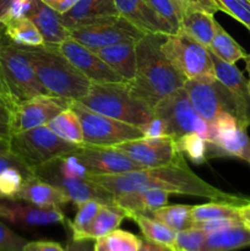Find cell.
I'll list each match as a JSON object with an SVG mask.
<instances>
[{
	"label": "cell",
	"instance_id": "cell-1",
	"mask_svg": "<svg viewBox=\"0 0 250 251\" xmlns=\"http://www.w3.org/2000/svg\"><path fill=\"white\" fill-rule=\"evenodd\" d=\"M88 179L104 188L113 195L131 193L146 189H159L176 195H190L208 199L211 201L242 205L250 199L225 193L196 176L186 162L157 168H144L140 171L120 174L88 173Z\"/></svg>",
	"mask_w": 250,
	"mask_h": 251
},
{
	"label": "cell",
	"instance_id": "cell-2",
	"mask_svg": "<svg viewBox=\"0 0 250 251\" xmlns=\"http://www.w3.org/2000/svg\"><path fill=\"white\" fill-rule=\"evenodd\" d=\"M168 34L145 33L135 42L136 71L130 88L153 109L159 100L184 86L186 78L178 73L162 51Z\"/></svg>",
	"mask_w": 250,
	"mask_h": 251
},
{
	"label": "cell",
	"instance_id": "cell-3",
	"mask_svg": "<svg viewBox=\"0 0 250 251\" xmlns=\"http://www.w3.org/2000/svg\"><path fill=\"white\" fill-rule=\"evenodd\" d=\"M19 47L47 93L71 100L85 97L92 82L59 51L58 46Z\"/></svg>",
	"mask_w": 250,
	"mask_h": 251
},
{
	"label": "cell",
	"instance_id": "cell-4",
	"mask_svg": "<svg viewBox=\"0 0 250 251\" xmlns=\"http://www.w3.org/2000/svg\"><path fill=\"white\" fill-rule=\"evenodd\" d=\"M78 102L95 112L135 126H141L154 117L153 109L135 96L129 82L91 83L88 92Z\"/></svg>",
	"mask_w": 250,
	"mask_h": 251
},
{
	"label": "cell",
	"instance_id": "cell-5",
	"mask_svg": "<svg viewBox=\"0 0 250 251\" xmlns=\"http://www.w3.org/2000/svg\"><path fill=\"white\" fill-rule=\"evenodd\" d=\"M33 173L38 178L63 191L71 203L77 205L88 200H97L102 203H114L115 196L90 180L88 172L70 154L37 167Z\"/></svg>",
	"mask_w": 250,
	"mask_h": 251
},
{
	"label": "cell",
	"instance_id": "cell-6",
	"mask_svg": "<svg viewBox=\"0 0 250 251\" xmlns=\"http://www.w3.org/2000/svg\"><path fill=\"white\" fill-rule=\"evenodd\" d=\"M153 113L164 123L169 137L178 139L185 134H198L206 141H215V127L198 114L184 87L159 100Z\"/></svg>",
	"mask_w": 250,
	"mask_h": 251
},
{
	"label": "cell",
	"instance_id": "cell-7",
	"mask_svg": "<svg viewBox=\"0 0 250 251\" xmlns=\"http://www.w3.org/2000/svg\"><path fill=\"white\" fill-rule=\"evenodd\" d=\"M9 142L10 151L32 171L59 157L69 156L80 146L59 137L47 125L12 135Z\"/></svg>",
	"mask_w": 250,
	"mask_h": 251
},
{
	"label": "cell",
	"instance_id": "cell-8",
	"mask_svg": "<svg viewBox=\"0 0 250 251\" xmlns=\"http://www.w3.org/2000/svg\"><path fill=\"white\" fill-rule=\"evenodd\" d=\"M162 51L186 80L216 77L208 48L183 32L168 34L162 44Z\"/></svg>",
	"mask_w": 250,
	"mask_h": 251
},
{
	"label": "cell",
	"instance_id": "cell-9",
	"mask_svg": "<svg viewBox=\"0 0 250 251\" xmlns=\"http://www.w3.org/2000/svg\"><path fill=\"white\" fill-rule=\"evenodd\" d=\"M0 66L7 88L17 104L47 93L24 51L5 34L0 38Z\"/></svg>",
	"mask_w": 250,
	"mask_h": 251
},
{
	"label": "cell",
	"instance_id": "cell-10",
	"mask_svg": "<svg viewBox=\"0 0 250 251\" xmlns=\"http://www.w3.org/2000/svg\"><path fill=\"white\" fill-rule=\"evenodd\" d=\"M70 108L80 119L85 145L117 146L144 137L139 126L95 112L78 100H73Z\"/></svg>",
	"mask_w": 250,
	"mask_h": 251
},
{
	"label": "cell",
	"instance_id": "cell-11",
	"mask_svg": "<svg viewBox=\"0 0 250 251\" xmlns=\"http://www.w3.org/2000/svg\"><path fill=\"white\" fill-rule=\"evenodd\" d=\"M144 34L122 16L103 17L70 29L71 38L93 51L120 42H136Z\"/></svg>",
	"mask_w": 250,
	"mask_h": 251
},
{
	"label": "cell",
	"instance_id": "cell-12",
	"mask_svg": "<svg viewBox=\"0 0 250 251\" xmlns=\"http://www.w3.org/2000/svg\"><path fill=\"white\" fill-rule=\"evenodd\" d=\"M183 87L198 114L211 124L222 113H230L237 118L234 97L217 77L186 80Z\"/></svg>",
	"mask_w": 250,
	"mask_h": 251
},
{
	"label": "cell",
	"instance_id": "cell-13",
	"mask_svg": "<svg viewBox=\"0 0 250 251\" xmlns=\"http://www.w3.org/2000/svg\"><path fill=\"white\" fill-rule=\"evenodd\" d=\"M70 156L74 157L88 173L93 174H120L145 168L115 146L83 144L80 145Z\"/></svg>",
	"mask_w": 250,
	"mask_h": 251
},
{
	"label": "cell",
	"instance_id": "cell-14",
	"mask_svg": "<svg viewBox=\"0 0 250 251\" xmlns=\"http://www.w3.org/2000/svg\"><path fill=\"white\" fill-rule=\"evenodd\" d=\"M71 103V100L49 93L38 95L19 103L12 110V135L47 125L56 115L69 109Z\"/></svg>",
	"mask_w": 250,
	"mask_h": 251
},
{
	"label": "cell",
	"instance_id": "cell-15",
	"mask_svg": "<svg viewBox=\"0 0 250 251\" xmlns=\"http://www.w3.org/2000/svg\"><path fill=\"white\" fill-rule=\"evenodd\" d=\"M135 162L145 168H157L185 161L184 154L176 149L175 139L164 137H141L117 145Z\"/></svg>",
	"mask_w": 250,
	"mask_h": 251
},
{
	"label": "cell",
	"instance_id": "cell-16",
	"mask_svg": "<svg viewBox=\"0 0 250 251\" xmlns=\"http://www.w3.org/2000/svg\"><path fill=\"white\" fill-rule=\"evenodd\" d=\"M59 51L92 83L126 82L97 54L71 37L58 46Z\"/></svg>",
	"mask_w": 250,
	"mask_h": 251
},
{
	"label": "cell",
	"instance_id": "cell-17",
	"mask_svg": "<svg viewBox=\"0 0 250 251\" xmlns=\"http://www.w3.org/2000/svg\"><path fill=\"white\" fill-rule=\"evenodd\" d=\"M215 141L221 157H235L250 166V137L244 125L230 113H222L212 123Z\"/></svg>",
	"mask_w": 250,
	"mask_h": 251
},
{
	"label": "cell",
	"instance_id": "cell-18",
	"mask_svg": "<svg viewBox=\"0 0 250 251\" xmlns=\"http://www.w3.org/2000/svg\"><path fill=\"white\" fill-rule=\"evenodd\" d=\"M0 218L24 228L61 225L65 222L61 208L39 207L22 200L0 199Z\"/></svg>",
	"mask_w": 250,
	"mask_h": 251
},
{
	"label": "cell",
	"instance_id": "cell-19",
	"mask_svg": "<svg viewBox=\"0 0 250 251\" xmlns=\"http://www.w3.org/2000/svg\"><path fill=\"white\" fill-rule=\"evenodd\" d=\"M211 53V51H210ZM216 77L229 88L237 104V119L245 127L250 126V78L243 75L235 64H228L211 53Z\"/></svg>",
	"mask_w": 250,
	"mask_h": 251
},
{
	"label": "cell",
	"instance_id": "cell-20",
	"mask_svg": "<svg viewBox=\"0 0 250 251\" xmlns=\"http://www.w3.org/2000/svg\"><path fill=\"white\" fill-rule=\"evenodd\" d=\"M118 12L144 33L173 34V27L145 0H114Z\"/></svg>",
	"mask_w": 250,
	"mask_h": 251
},
{
	"label": "cell",
	"instance_id": "cell-21",
	"mask_svg": "<svg viewBox=\"0 0 250 251\" xmlns=\"http://www.w3.org/2000/svg\"><path fill=\"white\" fill-rule=\"evenodd\" d=\"M41 32L44 44L59 46L70 37V31L61 24L60 14L42 0H33L27 16Z\"/></svg>",
	"mask_w": 250,
	"mask_h": 251
},
{
	"label": "cell",
	"instance_id": "cell-22",
	"mask_svg": "<svg viewBox=\"0 0 250 251\" xmlns=\"http://www.w3.org/2000/svg\"><path fill=\"white\" fill-rule=\"evenodd\" d=\"M15 200L26 201L39 207L61 208L63 206L71 203L63 191L37 176H31L25 180Z\"/></svg>",
	"mask_w": 250,
	"mask_h": 251
},
{
	"label": "cell",
	"instance_id": "cell-23",
	"mask_svg": "<svg viewBox=\"0 0 250 251\" xmlns=\"http://www.w3.org/2000/svg\"><path fill=\"white\" fill-rule=\"evenodd\" d=\"M109 16H120L114 0H80L69 11L60 14V20L70 31L76 26Z\"/></svg>",
	"mask_w": 250,
	"mask_h": 251
},
{
	"label": "cell",
	"instance_id": "cell-24",
	"mask_svg": "<svg viewBox=\"0 0 250 251\" xmlns=\"http://www.w3.org/2000/svg\"><path fill=\"white\" fill-rule=\"evenodd\" d=\"M171 194L159 189H146V190L131 191L117 195L115 205L120 206L129 213L131 220L135 215H150L152 211L167 205Z\"/></svg>",
	"mask_w": 250,
	"mask_h": 251
},
{
	"label": "cell",
	"instance_id": "cell-25",
	"mask_svg": "<svg viewBox=\"0 0 250 251\" xmlns=\"http://www.w3.org/2000/svg\"><path fill=\"white\" fill-rule=\"evenodd\" d=\"M95 53L126 82H132L136 71L135 42H120L97 49Z\"/></svg>",
	"mask_w": 250,
	"mask_h": 251
},
{
	"label": "cell",
	"instance_id": "cell-26",
	"mask_svg": "<svg viewBox=\"0 0 250 251\" xmlns=\"http://www.w3.org/2000/svg\"><path fill=\"white\" fill-rule=\"evenodd\" d=\"M250 247V230L243 223L206 234L202 251H235Z\"/></svg>",
	"mask_w": 250,
	"mask_h": 251
},
{
	"label": "cell",
	"instance_id": "cell-27",
	"mask_svg": "<svg viewBox=\"0 0 250 251\" xmlns=\"http://www.w3.org/2000/svg\"><path fill=\"white\" fill-rule=\"evenodd\" d=\"M217 21L213 15L205 11H185L183 12L179 32L188 34L208 48L216 32Z\"/></svg>",
	"mask_w": 250,
	"mask_h": 251
},
{
	"label": "cell",
	"instance_id": "cell-28",
	"mask_svg": "<svg viewBox=\"0 0 250 251\" xmlns=\"http://www.w3.org/2000/svg\"><path fill=\"white\" fill-rule=\"evenodd\" d=\"M125 218H129V213L124 208L115 203H102L100 212L88 230L87 239L97 240L107 237L109 233L119 228Z\"/></svg>",
	"mask_w": 250,
	"mask_h": 251
},
{
	"label": "cell",
	"instance_id": "cell-29",
	"mask_svg": "<svg viewBox=\"0 0 250 251\" xmlns=\"http://www.w3.org/2000/svg\"><path fill=\"white\" fill-rule=\"evenodd\" d=\"M175 144L179 152L188 156L189 159L196 164L206 163L213 157H221L217 147L198 134L183 135L175 139Z\"/></svg>",
	"mask_w": 250,
	"mask_h": 251
},
{
	"label": "cell",
	"instance_id": "cell-30",
	"mask_svg": "<svg viewBox=\"0 0 250 251\" xmlns=\"http://www.w3.org/2000/svg\"><path fill=\"white\" fill-rule=\"evenodd\" d=\"M131 220L135 221V223L139 226L145 239L163 245V247L169 248L174 251L176 238L175 230L149 215H135L132 216Z\"/></svg>",
	"mask_w": 250,
	"mask_h": 251
},
{
	"label": "cell",
	"instance_id": "cell-31",
	"mask_svg": "<svg viewBox=\"0 0 250 251\" xmlns=\"http://www.w3.org/2000/svg\"><path fill=\"white\" fill-rule=\"evenodd\" d=\"M5 36L17 46L41 47L44 46V39L36 25L28 17L11 20L4 24Z\"/></svg>",
	"mask_w": 250,
	"mask_h": 251
},
{
	"label": "cell",
	"instance_id": "cell-32",
	"mask_svg": "<svg viewBox=\"0 0 250 251\" xmlns=\"http://www.w3.org/2000/svg\"><path fill=\"white\" fill-rule=\"evenodd\" d=\"M208 50L228 64H235L237 61L244 59L248 54L243 49V47L218 22Z\"/></svg>",
	"mask_w": 250,
	"mask_h": 251
},
{
	"label": "cell",
	"instance_id": "cell-33",
	"mask_svg": "<svg viewBox=\"0 0 250 251\" xmlns=\"http://www.w3.org/2000/svg\"><path fill=\"white\" fill-rule=\"evenodd\" d=\"M47 126L65 141L75 145H83L82 126L78 117L71 108L53 118Z\"/></svg>",
	"mask_w": 250,
	"mask_h": 251
},
{
	"label": "cell",
	"instance_id": "cell-34",
	"mask_svg": "<svg viewBox=\"0 0 250 251\" xmlns=\"http://www.w3.org/2000/svg\"><path fill=\"white\" fill-rule=\"evenodd\" d=\"M190 205H164L157 210L152 211L150 216L161 221L176 233L193 228L194 221L191 218Z\"/></svg>",
	"mask_w": 250,
	"mask_h": 251
},
{
	"label": "cell",
	"instance_id": "cell-35",
	"mask_svg": "<svg viewBox=\"0 0 250 251\" xmlns=\"http://www.w3.org/2000/svg\"><path fill=\"white\" fill-rule=\"evenodd\" d=\"M238 206L229 202L211 201V202L196 205L191 207V218L194 222H205L213 220H240Z\"/></svg>",
	"mask_w": 250,
	"mask_h": 251
},
{
	"label": "cell",
	"instance_id": "cell-36",
	"mask_svg": "<svg viewBox=\"0 0 250 251\" xmlns=\"http://www.w3.org/2000/svg\"><path fill=\"white\" fill-rule=\"evenodd\" d=\"M102 202L97 200H88L76 205V215L73 222H70L71 232H73V239H87L88 230L95 221L96 216L100 212Z\"/></svg>",
	"mask_w": 250,
	"mask_h": 251
},
{
	"label": "cell",
	"instance_id": "cell-37",
	"mask_svg": "<svg viewBox=\"0 0 250 251\" xmlns=\"http://www.w3.org/2000/svg\"><path fill=\"white\" fill-rule=\"evenodd\" d=\"M31 176H34V173L29 168L9 167L2 171L0 174V199L15 200L25 180Z\"/></svg>",
	"mask_w": 250,
	"mask_h": 251
},
{
	"label": "cell",
	"instance_id": "cell-38",
	"mask_svg": "<svg viewBox=\"0 0 250 251\" xmlns=\"http://www.w3.org/2000/svg\"><path fill=\"white\" fill-rule=\"evenodd\" d=\"M104 240L109 251H139L142 244L137 235L119 228L104 237Z\"/></svg>",
	"mask_w": 250,
	"mask_h": 251
},
{
	"label": "cell",
	"instance_id": "cell-39",
	"mask_svg": "<svg viewBox=\"0 0 250 251\" xmlns=\"http://www.w3.org/2000/svg\"><path fill=\"white\" fill-rule=\"evenodd\" d=\"M207 233L199 228H189L176 233L174 251H202Z\"/></svg>",
	"mask_w": 250,
	"mask_h": 251
},
{
	"label": "cell",
	"instance_id": "cell-40",
	"mask_svg": "<svg viewBox=\"0 0 250 251\" xmlns=\"http://www.w3.org/2000/svg\"><path fill=\"white\" fill-rule=\"evenodd\" d=\"M145 1L173 27L175 33H178L180 29L183 11L173 0H145Z\"/></svg>",
	"mask_w": 250,
	"mask_h": 251
},
{
	"label": "cell",
	"instance_id": "cell-41",
	"mask_svg": "<svg viewBox=\"0 0 250 251\" xmlns=\"http://www.w3.org/2000/svg\"><path fill=\"white\" fill-rule=\"evenodd\" d=\"M221 11L244 25L250 31V0H217Z\"/></svg>",
	"mask_w": 250,
	"mask_h": 251
},
{
	"label": "cell",
	"instance_id": "cell-42",
	"mask_svg": "<svg viewBox=\"0 0 250 251\" xmlns=\"http://www.w3.org/2000/svg\"><path fill=\"white\" fill-rule=\"evenodd\" d=\"M28 240L0 222V251H24Z\"/></svg>",
	"mask_w": 250,
	"mask_h": 251
},
{
	"label": "cell",
	"instance_id": "cell-43",
	"mask_svg": "<svg viewBox=\"0 0 250 251\" xmlns=\"http://www.w3.org/2000/svg\"><path fill=\"white\" fill-rule=\"evenodd\" d=\"M181 9V11H205L211 15L221 11L217 0H173Z\"/></svg>",
	"mask_w": 250,
	"mask_h": 251
},
{
	"label": "cell",
	"instance_id": "cell-44",
	"mask_svg": "<svg viewBox=\"0 0 250 251\" xmlns=\"http://www.w3.org/2000/svg\"><path fill=\"white\" fill-rule=\"evenodd\" d=\"M32 1H33V0H11L6 12H5V15L1 19L2 26H4L5 22L7 21L21 19V17H26L29 9H31Z\"/></svg>",
	"mask_w": 250,
	"mask_h": 251
},
{
	"label": "cell",
	"instance_id": "cell-45",
	"mask_svg": "<svg viewBox=\"0 0 250 251\" xmlns=\"http://www.w3.org/2000/svg\"><path fill=\"white\" fill-rule=\"evenodd\" d=\"M12 136V109L0 100V139L10 141Z\"/></svg>",
	"mask_w": 250,
	"mask_h": 251
},
{
	"label": "cell",
	"instance_id": "cell-46",
	"mask_svg": "<svg viewBox=\"0 0 250 251\" xmlns=\"http://www.w3.org/2000/svg\"><path fill=\"white\" fill-rule=\"evenodd\" d=\"M141 129L144 137H164L167 135V129L164 123L159 118L153 117L151 122L139 126Z\"/></svg>",
	"mask_w": 250,
	"mask_h": 251
},
{
	"label": "cell",
	"instance_id": "cell-47",
	"mask_svg": "<svg viewBox=\"0 0 250 251\" xmlns=\"http://www.w3.org/2000/svg\"><path fill=\"white\" fill-rule=\"evenodd\" d=\"M24 251H66L59 243L50 240H36V242H27Z\"/></svg>",
	"mask_w": 250,
	"mask_h": 251
},
{
	"label": "cell",
	"instance_id": "cell-48",
	"mask_svg": "<svg viewBox=\"0 0 250 251\" xmlns=\"http://www.w3.org/2000/svg\"><path fill=\"white\" fill-rule=\"evenodd\" d=\"M9 167H19V168H29L20 157L16 154L12 153L11 151L6 152V153L0 154V174L2 171H5ZM31 169V168H29Z\"/></svg>",
	"mask_w": 250,
	"mask_h": 251
},
{
	"label": "cell",
	"instance_id": "cell-49",
	"mask_svg": "<svg viewBox=\"0 0 250 251\" xmlns=\"http://www.w3.org/2000/svg\"><path fill=\"white\" fill-rule=\"evenodd\" d=\"M66 251H95V240L92 239H71Z\"/></svg>",
	"mask_w": 250,
	"mask_h": 251
},
{
	"label": "cell",
	"instance_id": "cell-50",
	"mask_svg": "<svg viewBox=\"0 0 250 251\" xmlns=\"http://www.w3.org/2000/svg\"><path fill=\"white\" fill-rule=\"evenodd\" d=\"M0 100H4V102L6 103V104L9 105L12 110L16 108L17 103L15 102L14 97H12L11 93H10V91H9V88H7L6 82H5V80H4V76H2L1 66H0Z\"/></svg>",
	"mask_w": 250,
	"mask_h": 251
},
{
	"label": "cell",
	"instance_id": "cell-51",
	"mask_svg": "<svg viewBox=\"0 0 250 251\" xmlns=\"http://www.w3.org/2000/svg\"><path fill=\"white\" fill-rule=\"evenodd\" d=\"M238 213L243 225L250 230V201L238 206Z\"/></svg>",
	"mask_w": 250,
	"mask_h": 251
},
{
	"label": "cell",
	"instance_id": "cell-52",
	"mask_svg": "<svg viewBox=\"0 0 250 251\" xmlns=\"http://www.w3.org/2000/svg\"><path fill=\"white\" fill-rule=\"evenodd\" d=\"M139 251H173L171 250L169 248L163 247V245L156 244V243L149 242V240H142L141 248H140Z\"/></svg>",
	"mask_w": 250,
	"mask_h": 251
},
{
	"label": "cell",
	"instance_id": "cell-53",
	"mask_svg": "<svg viewBox=\"0 0 250 251\" xmlns=\"http://www.w3.org/2000/svg\"><path fill=\"white\" fill-rule=\"evenodd\" d=\"M10 2H11V0H0V38L5 34V28L1 24V19L5 15V12H6Z\"/></svg>",
	"mask_w": 250,
	"mask_h": 251
},
{
	"label": "cell",
	"instance_id": "cell-54",
	"mask_svg": "<svg viewBox=\"0 0 250 251\" xmlns=\"http://www.w3.org/2000/svg\"><path fill=\"white\" fill-rule=\"evenodd\" d=\"M78 1H80V0H64V2L60 5V7H59L58 12L59 14H64V12L69 11V10L73 6H75Z\"/></svg>",
	"mask_w": 250,
	"mask_h": 251
},
{
	"label": "cell",
	"instance_id": "cell-55",
	"mask_svg": "<svg viewBox=\"0 0 250 251\" xmlns=\"http://www.w3.org/2000/svg\"><path fill=\"white\" fill-rule=\"evenodd\" d=\"M95 251H109L107 244H105L104 238H100V239L95 240Z\"/></svg>",
	"mask_w": 250,
	"mask_h": 251
},
{
	"label": "cell",
	"instance_id": "cell-56",
	"mask_svg": "<svg viewBox=\"0 0 250 251\" xmlns=\"http://www.w3.org/2000/svg\"><path fill=\"white\" fill-rule=\"evenodd\" d=\"M42 1H43L44 4L48 5V6H50L51 9H54L58 11L59 7H60V5L64 2V0H42Z\"/></svg>",
	"mask_w": 250,
	"mask_h": 251
},
{
	"label": "cell",
	"instance_id": "cell-57",
	"mask_svg": "<svg viewBox=\"0 0 250 251\" xmlns=\"http://www.w3.org/2000/svg\"><path fill=\"white\" fill-rule=\"evenodd\" d=\"M10 151V142L7 140L0 139V154L6 153Z\"/></svg>",
	"mask_w": 250,
	"mask_h": 251
},
{
	"label": "cell",
	"instance_id": "cell-58",
	"mask_svg": "<svg viewBox=\"0 0 250 251\" xmlns=\"http://www.w3.org/2000/svg\"><path fill=\"white\" fill-rule=\"evenodd\" d=\"M243 60L245 61V70H247L248 75H249V78H250V54H247Z\"/></svg>",
	"mask_w": 250,
	"mask_h": 251
},
{
	"label": "cell",
	"instance_id": "cell-59",
	"mask_svg": "<svg viewBox=\"0 0 250 251\" xmlns=\"http://www.w3.org/2000/svg\"><path fill=\"white\" fill-rule=\"evenodd\" d=\"M249 32H250V31H249Z\"/></svg>",
	"mask_w": 250,
	"mask_h": 251
}]
</instances>
